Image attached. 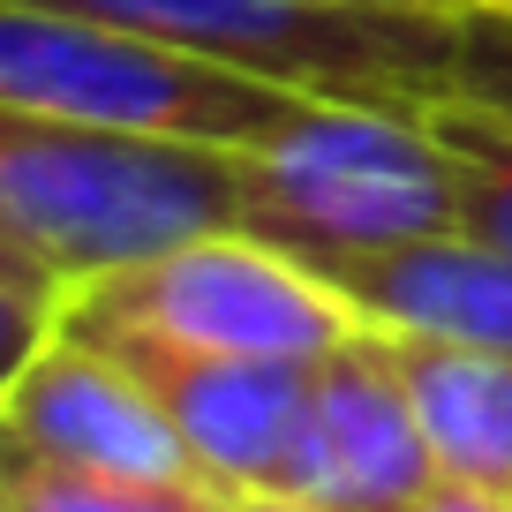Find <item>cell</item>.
Wrapping results in <instances>:
<instances>
[{
  "label": "cell",
  "instance_id": "6da1fadb",
  "mask_svg": "<svg viewBox=\"0 0 512 512\" xmlns=\"http://www.w3.org/2000/svg\"><path fill=\"white\" fill-rule=\"evenodd\" d=\"M226 159H234V226L302 256L309 272L460 226L452 151L430 128V106L407 98L302 91L272 136Z\"/></svg>",
  "mask_w": 512,
  "mask_h": 512
},
{
  "label": "cell",
  "instance_id": "7a4b0ae2",
  "mask_svg": "<svg viewBox=\"0 0 512 512\" xmlns=\"http://www.w3.org/2000/svg\"><path fill=\"white\" fill-rule=\"evenodd\" d=\"M211 226H234L226 151L0 106V249L61 294Z\"/></svg>",
  "mask_w": 512,
  "mask_h": 512
},
{
  "label": "cell",
  "instance_id": "3957f363",
  "mask_svg": "<svg viewBox=\"0 0 512 512\" xmlns=\"http://www.w3.org/2000/svg\"><path fill=\"white\" fill-rule=\"evenodd\" d=\"M38 8H68L106 31L287 91L407 98V106L445 98L460 53V8H407V0H38Z\"/></svg>",
  "mask_w": 512,
  "mask_h": 512
},
{
  "label": "cell",
  "instance_id": "277c9868",
  "mask_svg": "<svg viewBox=\"0 0 512 512\" xmlns=\"http://www.w3.org/2000/svg\"><path fill=\"white\" fill-rule=\"evenodd\" d=\"M294 98L302 91H287V83L241 76V68H219V61H189V53L106 31V23L68 16V8L0 0V106L241 151L256 136H272L294 113Z\"/></svg>",
  "mask_w": 512,
  "mask_h": 512
},
{
  "label": "cell",
  "instance_id": "5b68a950",
  "mask_svg": "<svg viewBox=\"0 0 512 512\" xmlns=\"http://www.w3.org/2000/svg\"><path fill=\"white\" fill-rule=\"evenodd\" d=\"M354 309L332 279L272 241L211 226L159 256L113 264L61 294V332H144L211 354H279V362H324L354 332Z\"/></svg>",
  "mask_w": 512,
  "mask_h": 512
},
{
  "label": "cell",
  "instance_id": "8992f818",
  "mask_svg": "<svg viewBox=\"0 0 512 512\" xmlns=\"http://www.w3.org/2000/svg\"><path fill=\"white\" fill-rule=\"evenodd\" d=\"M106 347L128 377L166 407L181 445L196 452L219 490H294L302 482V437L317 407V362L279 354H211L144 332H76Z\"/></svg>",
  "mask_w": 512,
  "mask_h": 512
},
{
  "label": "cell",
  "instance_id": "52a82bcc",
  "mask_svg": "<svg viewBox=\"0 0 512 512\" xmlns=\"http://www.w3.org/2000/svg\"><path fill=\"white\" fill-rule=\"evenodd\" d=\"M430 490L437 452L392 362V339L377 324H354L317 362V407H309L294 497H317L332 512H415Z\"/></svg>",
  "mask_w": 512,
  "mask_h": 512
},
{
  "label": "cell",
  "instance_id": "ba28073f",
  "mask_svg": "<svg viewBox=\"0 0 512 512\" xmlns=\"http://www.w3.org/2000/svg\"><path fill=\"white\" fill-rule=\"evenodd\" d=\"M0 445L31 460L91 467V475H151V482H211L166 407L128 377L106 347L53 332L38 362L0 400ZM219 490V482H211Z\"/></svg>",
  "mask_w": 512,
  "mask_h": 512
},
{
  "label": "cell",
  "instance_id": "9c48e42d",
  "mask_svg": "<svg viewBox=\"0 0 512 512\" xmlns=\"http://www.w3.org/2000/svg\"><path fill=\"white\" fill-rule=\"evenodd\" d=\"M339 294L362 324L384 332H422V339H467V347H505L512 354V256L475 234H430L400 249L332 264Z\"/></svg>",
  "mask_w": 512,
  "mask_h": 512
},
{
  "label": "cell",
  "instance_id": "30bf717a",
  "mask_svg": "<svg viewBox=\"0 0 512 512\" xmlns=\"http://www.w3.org/2000/svg\"><path fill=\"white\" fill-rule=\"evenodd\" d=\"M384 339H392V362H400L415 415L430 430L437 475L512 497V354L422 332H384Z\"/></svg>",
  "mask_w": 512,
  "mask_h": 512
},
{
  "label": "cell",
  "instance_id": "8fae6325",
  "mask_svg": "<svg viewBox=\"0 0 512 512\" xmlns=\"http://www.w3.org/2000/svg\"><path fill=\"white\" fill-rule=\"evenodd\" d=\"M430 128L452 151V181H460V234L490 241L512 256V106L445 91L430 98Z\"/></svg>",
  "mask_w": 512,
  "mask_h": 512
},
{
  "label": "cell",
  "instance_id": "7c38bea8",
  "mask_svg": "<svg viewBox=\"0 0 512 512\" xmlns=\"http://www.w3.org/2000/svg\"><path fill=\"white\" fill-rule=\"evenodd\" d=\"M0 475L16 512H234V497L211 482H151V475H91V467L31 460L0 445Z\"/></svg>",
  "mask_w": 512,
  "mask_h": 512
},
{
  "label": "cell",
  "instance_id": "4fadbf2b",
  "mask_svg": "<svg viewBox=\"0 0 512 512\" xmlns=\"http://www.w3.org/2000/svg\"><path fill=\"white\" fill-rule=\"evenodd\" d=\"M452 91L490 98V106H512V8H505V0H467V8H460Z\"/></svg>",
  "mask_w": 512,
  "mask_h": 512
},
{
  "label": "cell",
  "instance_id": "5bb4252c",
  "mask_svg": "<svg viewBox=\"0 0 512 512\" xmlns=\"http://www.w3.org/2000/svg\"><path fill=\"white\" fill-rule=\"evenodd\" d=\"M61 332V287L38 279H0V400L16 392V377L38 362V347Z\"/></svg>",
  "mask_w": 512,
  "mask_h": 512
},
{
  "label": "cell",
  "instance_id": "9a60e30c",
  "mask_svg": "<svg viewBox=\"0 0 512 512\" xmlns=\"http://www.w3.org/2000/svg\"><path fill=\"white\" fill-rule=\"evenodd\" d=\"M415 512H512V497H505V490H482V482H452V475H437V490L422 497Z\"/></svg>",
  "mask_w": 512,
  "mask_h": 512
},
{
  "label": "cell",
  "instance_id": "2e32d148",
  "mask_svg": "<svg viewBox=\"0 0 512 512\" xmlns=\"http://www.w3.org/2000/svg\"><path fill=\"white\" fill-rule=\"evenodd\" d=\"M226 497H234V512H332V505L294 497V490H226Z\"/></svg>",
  "mask_w": 512,
  "mask_h": 512
},
{
  "label": "cell",
  "instance_id": "e0dca14e",
  "mask_svg": "<svg viewBox=\"0 0 512 512\" xmlns=\"http://www.w3.org/2000/svg\"><path fill=\"white\" fill-rule=\"evenodd\" d=\"M0 279H38V287H53V279H46V272H38V264H23V256H16V249H0Z\"/></svg>",
  "mask_w": 512,
  "mask_h": 512
},
{
  "label": "cell",
  "instance_id": "ac0fdd59",
  "mask_svg": "<svg viewBox=\"0 0 512 512\" xmlns=\"http://www.w3.org/2000/svg\"><path fill=\"white\" fill-rule=\"evenodd\" d=\"M407 8H467V0H407Z\"/></svg>",
  "mask_w": 512,
  "mask_h": 512
},
{
  "label": "cell",
  "instance_id": "d6986e66",
  "mask_svg": "<svg viewBox=\"0 0 512 512\" xmlns=\"http://www.w3.org/2000/svg\"><path fill=\"white\" fill-rule=\"evenodd\" d=\"M0 512H16V497H8V475H0Z\"/></svg>",
  "mask_w": 512,
  "mask_h": 512
},
{
  "label": "cell",
  "instance_id": "ffe728a7",
  "mask_svg": "<svg viewBox=\"0 0 512 512\" xmlns=\"http://www.w3.org/2000/svg\"><path fill=\"white\" fill-rule=\"evenodd\" d=\"M505 8H512V0H505Z\"/></svg>",
  "mask_w": 512,
  "mask_h": 512
}]
</instances>
